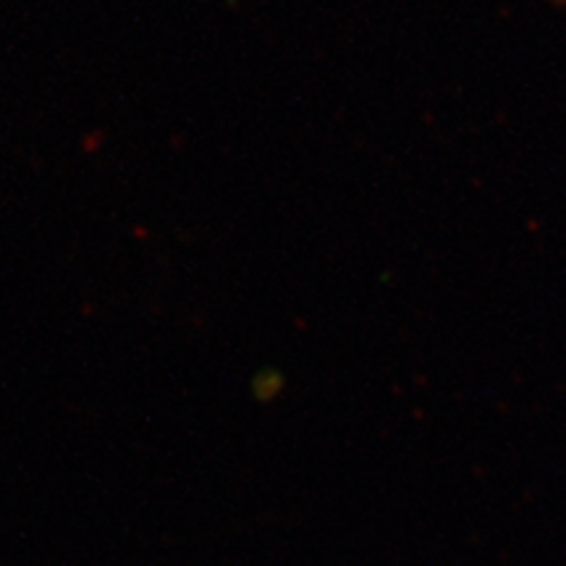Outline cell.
I'll list each match as a JSON object with an SVG mask.
<instances>
[{
	"mask_svg": "<svg viewBox=\"0 0 566 566\" xmlns=\"http://www.w3.org/2000/svg\"><path fill=\"white\" fill-rule=\"evenodd\" d=\"M554 3H558V6H566V0H554Z\"/></svg>",
	"mask_w": 566,
	"mask_h": 566,
	"instance_id": "obj_1",
	"label": "cell"
}]
</instances>
